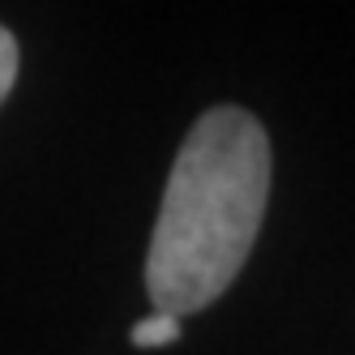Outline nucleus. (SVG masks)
Returning a JSON list of instances; mask_svg holds the SVG:
<instances>
[{"label":"nucleus","mask_w":355,"mask_h":355,"mask_svg":"<svg viewBox=\"0 0 355 355\" xmlns=\"http://www.w3.org/2000/svg\"><path fill=\"white\" fill-rule=\"evenodd\" d=\"M270 201V137L244 107H210L171 163L146 257L155 313L189 317L244 270Z\"/></svg>","instance_id":"1"},{"label":"nucleus","mask_w":355,"mask_h":355,"mask_svg":"<svg viewBox=\"0 0 355 355\" xmlns=\"http://www.w3.org/2000/svg\"><path fill=\"white\" fill-rule=\"evenodd\" d=\"M180 338V317H167V313H150L133 325V347H167Z\"/></svg>","instance_id":"2"},{"label":"nucleus","mask_w":355,"mask_h":355,"mask_svg":"<svg viewBox=\"0 0 355 355\" xmlns=\"http://www.w3.org/2000/svg\"><path fill=\"white\" fill-rule=\"evenodd\" d=\"M13 82H17V39L0 26V103L9 98Z\"/></svg>","instance_id":"3"}]
</instances>
